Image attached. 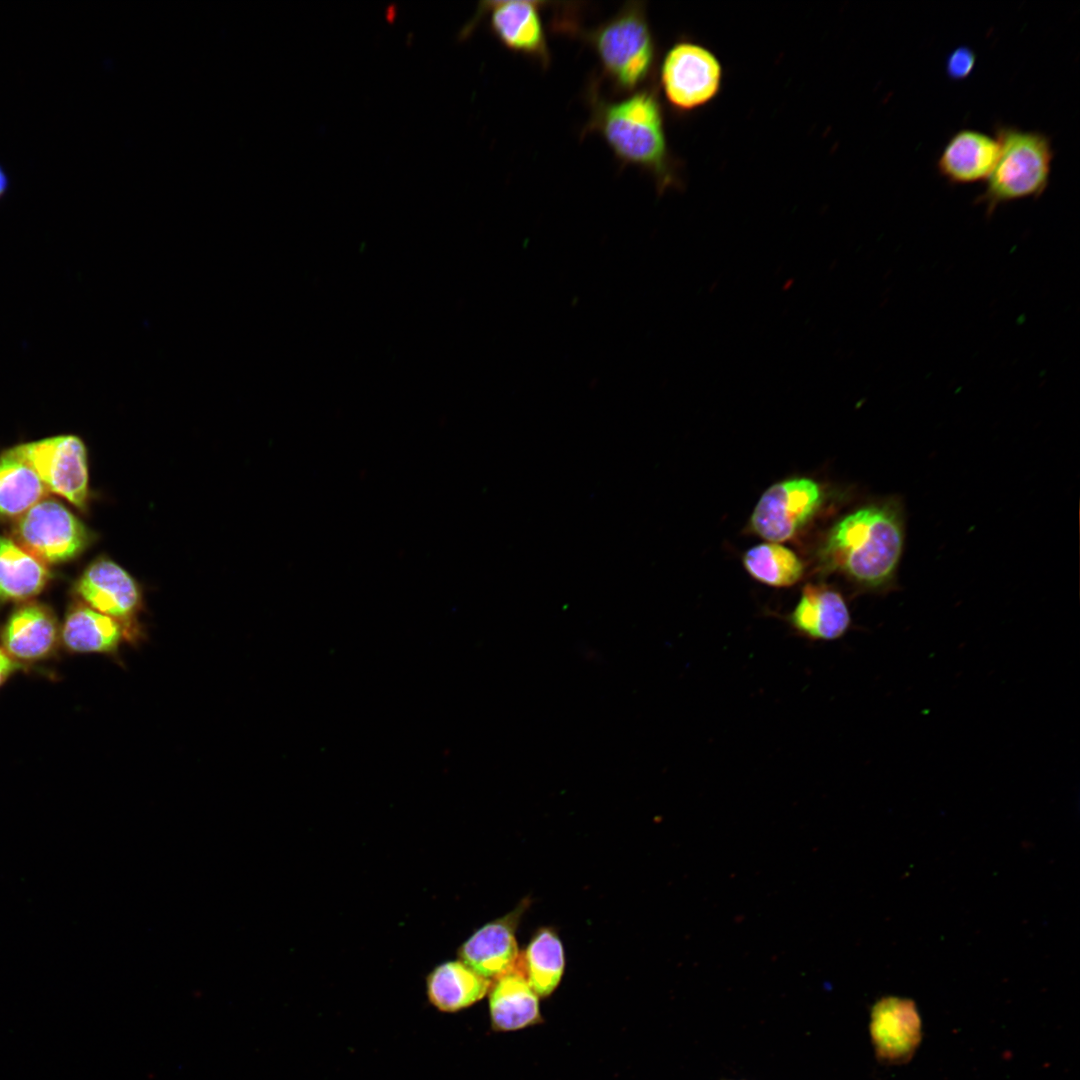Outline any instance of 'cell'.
I'll return each instance as SVG.
<instances>
[{"label":"cell","mask_w":1080,"mask_h":1080,"mask_svg":"<svg viewBox=\"0 0 1080 1080\" xmlns=\"http://www.w3.org/2000/svg\"><path fill=\"white\" fill-rule=\"evenodd\" d=\"M13 535L17 544L44 564L74 559L94 537L68 508L51 498L15 520Z\"/></svg>","instance_id":"cell-5"},{"label":"cell","mask_w":1080,"mask_h":1080,"mask_svg":"<svg viewBox=\"0 0 1080 1080\" xmlns=\"http://www.w3.org/2000/svg\"><path fill=\"white\" fill-rule=\"evenodd\" d=\"M786 620L794 632L814 641L838 639L851 626V615L844 597L824 584L805 585Z\"/></svg>","instance_id":"cell-15"},{"label":"cell","mask_w":1080,"mask_h":1080,"mask_svg":"<svg viewBox=\"0 0 1080 1080\" xmlns=\"http://www.w3.org/2000/svg\"><path fill=\"white\" fill-rule=\"evenodd\" d=\"M49 578L43 562L0 535V602L28 600L45 588Z\"/></svg>","instance_id":"cell-19"},{"label":"cell","mask_w":1080,"mask_h":1080,"mask_svg":"<svg viewBox=\"0 0 1080 1080\" xmlns=\"http://www.w3.org/2000/svg\"><path fill=\"white\" fill-rule=\"evenodd\" d=\"M821 502V488L813 479L799 477L777 482L761 495L749 528L767 541H786L813 517Z\"/></svg>","instance_id":"cell-7"},{"label":"cell","mask_w":1080,"mask_h":1080,"mask_svg":"<svg viewBox=\"0 0 1080 1080\" xmlns=\"http://www.w3.org/2000/svg\"><path fill=\"white\" fill-rule=\"evenodd\" d=\"M904 543L903 504L891 497L842 517L818 554L823 569L842 574L864 591L881 593L895 587Z\"/></svg>","instance_id":"cell-1"},{"label":"cell","mask_w":1080,"mask_h":1080,"mask_svg":"<svg viewBox=\"0 0 1080 1080\" xmlns=\"http://www.w3.org/2000/svg\"><path fill=\"white\" fill-rule=\"evenodd\" d=\"M61 642L71 653H99L122 665L120 647L138 646L146 638L143 626H135L98 612L80 602L66 614L60 630Z\"/></svg>","instance_id":"cell-10"},{"label":"cell","mask_w":1080,"mask_h":1080,"mask_svg":"<svg viewBox=\"0 0 1080 1080\" xmlns=\"http://www.w3.org/2000/svg\"><path fill=\"white\" fill-rule=\"evenodd\" d=\"M539 1H496L482 7L489 12L490 29L502 45L528 56L543 67L550 62V54L540 10Z\"/></svg>","instance_id":"cell-12"},{"label":"cell","mask_w":1080,"mask_h":1080,"mask_svg":"<svg viewBox=\"0 0 1080 1080\" xmlns=\"http://www.w3.org/2000/svg\"><path fill=\"white\" fill-rule=\"evenodd\" d=\"M976 55L967 46L954 49L946 60V73L951 80L959 81L967 78L974 70Z\"/></svg>","instance_id":"cell-23"},{"label":"cell","mask_w":1080,"mask_h":1080,"mask_svg":"<svg viewBox=\"0 0 1080 1080\" xmlns=\"http://www.w3.org/2000/svg\"><path fill=\"white\" fill-rule=\"evenodd\" d=\"M870 1033L877 1055L890 1063H903L917 1050L922 1022L911 999L887 996L872 1008Z\"/></svg>","instance_id":"cell-11"},{"label":"cell","mask_w":1080,"mask_h":1080,"mask_svg":"<svg viewBox=\"0 0 1080 1080\" xmlns=\"http://www.w3.org/2000/svg\"><path fill=\"white\" fill-rule=\"evenodd\" d=\"M527 980L538 996L551 994L558 986L565 966L564 949L557 933L540 928L522 955Z\"/></svg>","instance_id":"cell-21"},{"label":"cell","mask_w":1080,"mask_h":1080,"mask_svg":"<svg viewBox=\"0 0 1080 1080\" xmlns=\"http://www.w3.org/2000/svg\"><path fill=\"white\" fill-rule=\"evenodd\" d=\"M11 450L40 477L47 490L80 510L89 499L87 450L74 435H60L20 444Z\"/></svg>","instance_id":"cell-6"},{"label":"cell","mask_w":1080,"mask_h":1080,"mask_svg":"<svg viewBox=\"0 0 1080 1080\" xmlns=\"http://www.w3.org/2000/svg\"><path fill=\"white\" fill-rule=\"evenodd\" d=\"M81 602L92 609L126 623L143 626V590L122 566L105 556L91 562L75 583Z\"/></svg>","instance_id":"cell-9"},{"label":"cell","mask_w":1080,"mask_h":1080,"mask_svg":"<svg viewBox=\"0 0 1080 1080\" xmlns=\"http://www.w3.org/2000/svg\"><path fill=\"white\" fill-rule=\"evenodd\" d=\"M491 986L490 979L478 974L462 961H448L437 966L427 978L430 1002L444 1012H455L482 999Z\"/></svg>","instance_id":"cell-18"},{"label":"cell","mask_w":1080,"mask_h":1080,"mask_svg":"<svg viewBox=\"0 0 1080 1080\" xmlns=\"http://www.w3.org/2000/svg\"><path fill=\"white\" fill-rule=\"evenodd\" d=\"M10 178L5 168L0 164V199H2L9 190Z\"/></svg>","instance_id":"cell-25"},{"label":"cell","mask_w":1080,"mask_h":1080,"mask_svg":"<svg viewBox=\"0 0 1080 1080\" xmlns=\"http://www.w3.org/2000/svg\"><path fill=\"white\" fill-rule=\"evenodd\" d=\"M49 491L34 471L11 449L0 456V518L17 520Z\"/></svg>","instance_id":"cell-20"},{"label":"cell","mask_w":1080,"mask_h":1080,"mask_svg":"<svg viewBox=\"0 0 1080 1080\" xmlns=\"http://www.w3.org/2000/svg\"><path fill=\"white\" fill-rule=\"evenodd\" d=\"M999 142L982 131L961 129L945 144L938 160V173L951 185L987 180L999 155Z\"/></svg>","instance_id":"cell-16"},{"label":"cell","mask_w":1080,"mask_h":1080,"mask_svg":"<svg viewBox=\"0 0 1080 1080\" xmlns=\"http://www.w3.org/2000/svg\"><path fill=\"white\" fill-rule=\"evenodd\" d=\"M721 74L720 63L709 50L679 42L662 62L660 83L669 103L688 111L706 104L718 93Z\"/></svg>","instance_id":"cell-8"},{"label":"cell","mask_w":1080,"mask_h":1080,"mask_svg":"<svg viewBox=\"0 0 1080 1080\" xmlns=\"http://www.w3.org/2000/svg\"><path fill=\"white\" fill-rule=\"evenodd\" d=\"M586 39L616 90L634 92L652 72L655 43L643 3L625 4Z\"/></svg>","instance_id":"cell-4"},{"label":"cell","mask_w":1080,"mask_h":1080,"mask_svg":"<svg viewBox=\"0 0 1080 1080\" xmlns=\"http://www.w3.org/2000/svg\"><path fill=\"white\" fill-rule=\"evenodd\" d=\"M522 912L521 905L475 931L458 950L461 961L488 979L512 970L519 960L515 931Z\"/></svg>","instance_id":"cell-13"},{"label":"cell","mask_w":1080,"mask_h":1080,"mask_svg":"<svg viewBox=\"0 0 1080 1080\" xmlns=\"http://www.w3.org/2000/svg\"><path fill=\"white\" fill-rule=\"evenodd\" d=\"M60 630L50 608L27 602L9 616L1 632V642L3 649L16 661H39L54 653L61 641Z\"/></svg>","instance_id":"cell-14"},{"label":"cell","mask_w":1080,"mask_h":1080,"mask_svg":"<svg viewBox=\"0 0 1080 1080\" xmlns=\"http://www.w3.org/2000/svg\"><path fill=\"white\" fill-rule=\"evenodd\" d=\"M995 138L1000 146L998 159L975 199L987 217L1001 205L1039 198L1048 187L1054 157L1050 138L1040 131L998 124Z\"/></svg>","instance_id":"cell-3"},{"label":"cell","mask_w":1080,"mask_h":1080,"mask_svg":"<svg viewBox=\"0 0 1080 1080\" xmlns=\"http://www.w3.org/2000/svg\"><path fill=\"white\" fill-rule=\"evenodd\" d=\"M746 571L757 581L773 587H789L797 583L804 571L800 558L789 548L776 542L753 546L743 556Z\"/></svg>","instance_id":"cell-22"},{"label":"cell","mask_w":1080,"mask_h":1080,"mask_svg":"<svg viewBox=\"0 0 1080 1080\" xmlns=\"http://www.w3.org/2000/svg\"><path fill=\"white\" fill-rule=\"evenodd\" d=\"M489 1005L492 1024L497 1030H516L538 1020V995L527 980L523 956L512 970L496 978Z\"/></svg>","instance_id":"cell-17"},{"label":"cell","mask_w":1080,"mask_h":1080,"mask_svg":"<svg viewBox=\"0 0 1080 1080\" xmlns=\"http://www.w3.org/2000/svg\"><path fill=\"white\" fill-rule=\"evenodd\" d=\"M592 117L587 132L599 133L618 160L650 172L657 186L672 183L663 115L651 89H638L615 102L590 93Z\"/></svg>","instance_id":"cell-2"},{"label":"cell","mask_w":1080,"mask_h":1080,"mask_svg":"<svg viewBox=\"0 0 1080 1080\" xmlns=\"http://www.w3.org/2000/svg\"><path fill=\"white\" fill-rule=\"evenodd\" d=\"M22 668L20 662L13 659L3 648H0V687Z\"/></svg>","instance_id":"cell-24"}]
</instances>
